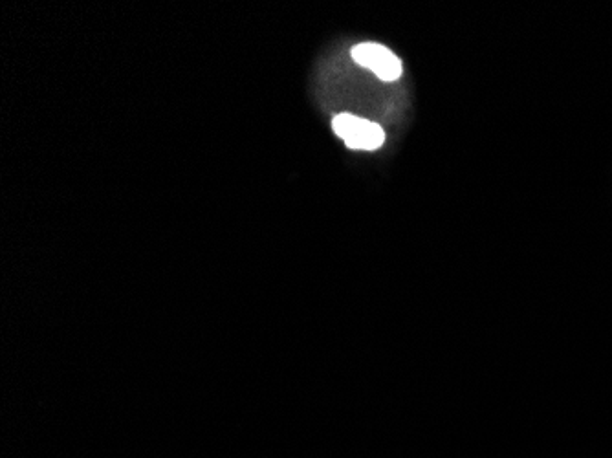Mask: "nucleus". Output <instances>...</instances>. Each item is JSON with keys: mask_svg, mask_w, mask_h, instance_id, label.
<instances>
[{"mask_svg": "<svg viewBox=\"0 0 612 458\" xmlns=\"http://www.w3.org/2000/svg\"><path fill=\"white\" fill-rule=\"evenodd\" d=\"M352 59L363 68H369L372 74H376L383 81H394L402 76L400 59L382 44H358L352 48Z\"/></svg>", "mask_w": 612, "mask_h": 458, "instance_id": "2", "label": "nucleus"}, {"mask_svg": "<svg viewBox=\"0 0 612 458\" xmlns=\"http://www.w3.org/2000/svg\"><path fill=\"white\" fill-rule=\"evenodd\" d=\"M332 127L350 149L358 151H376L385 142V134L378 123L361 120L352 114H339L332 121Z\"/></svg>", "mask_w": 612, "mask_h": 458, "instance_id": "1", "label": "nucleus"}]
</instances>
